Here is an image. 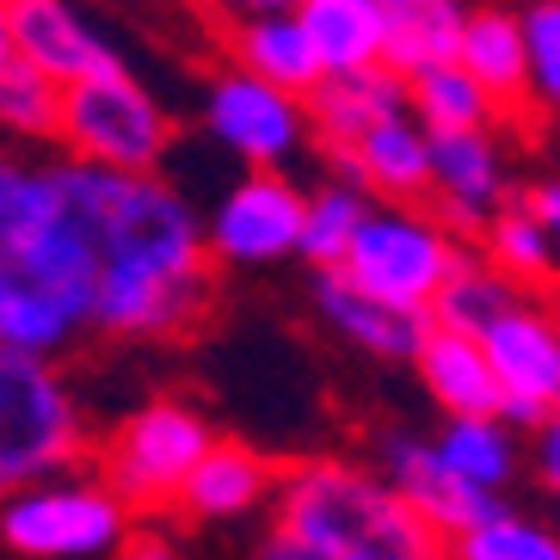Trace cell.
I'll list each match as a JSON object with an SVG mask.
<instances>
[{
	"label": "cell",
	"instance_id": "18",
	"mask_svg": "<svg viewBox=\"0 0 560 560\" xmlns=\"http://www.w3.org/2000/svg\"><path fill=\"white\" fill-rule=\"evenodd\" d=\"M346 179L363 185L370 198L382 203H425V185H431V136L425 124H412V112L376 124L370 136H358L346 154Z\"/></svg>",
	"mask_w": 560,
	"mask_h": 560
},
{
	"label": "cell",
	"instance_id": "10",
	"mask_svg": "<svg viewBox=\"0 0 560 560\" xmlns=\"http://www.w3.org/2000/svg\"><path fill=\"white\" fill-rule=\"evenodd\" d=\"M302 198L278 166H247L241 179L215 198L203 222V247L222 265H283L302 253Z\"/></svg>",
	"mask_w": 560,
	"mask_h": 560
},
{
	"label": "cell",
	"instance_id": "28",
	"mask_svg": "<svg viewBox=\"0 0 560 560\" xmlns=\"http://www.w3.org/2000/svg\"><path fill=\"white\" fill-rule=\"evenodd\" d=\"M517 296H524V290H517L505 271H493L487 259H475V253H468V259L456 265V278L444 283V296L431 302V320L462 327V332H480L499 308H511Z\"/></svg>",
	"mask_w": 560,
	"mask_h": 560
},
{
	"label": "cell",
	"instance_id": "30",
	"mask_svg": "<svg viewBox=\"0 0 560 560\" xmlns=\"http://www.w3.org/2000/svg\"><path fill=\"white\" fill-rule=\"evenodd\" d=\"M524 62H529V100L560 112V0L524 7Z\"/></svg>",
	"mask_w": 560,
	"mask_h": 560
},
{
	"label": "cell",
	"instance_id": "19",
	"mask_svg": "<svg viewBox=\"0 0 560 560\" xmlns=\"http://www.w3.org/2000/svg\"><path fill=\"white\" fill-rule=\"evenodd\" d=\"M456 62L480 81L493 112H524L529 105V62H524V19L511 7H475L462 19Z\"/></svg>",
	"mask_w": 560,
	"mask_h": 560
},
{
	"label": "cell",
	"instance_id": "20",
	"mask_svg": "<svg viewBox=\"0 0 560 560\" xmlns=\"http://www.w3.org/2000/svg\"><path fill=\"white\" fill-rule=\"evenodd\" d=\"M412 370H419L425 395L444 412H499L493 363H487V351H480L475 332L431 320L425 339H419V351H412Z\"/></svg>",
	"mask_w": 560,
	"mask_h": 560
},
{
	"label": "cell",
	"instance_id": "2",
	"mask_svg": "<svg viewBox=\"0 0 560 560\" xmlns=\"http://www.w3.org/2000/svg\"><path fill=\"white\" fill-rule=\"evenodd\" d=\"M100 265L56 166L0 161V346L62 358L93 327Z\"/></svg>",
	"mask_w": 560,
	"mask_h": 560
},
{
	"label": "cell",
	"instance_id": "26",
	"mask_svg": "<svg viewBox=\"0 0 560 560\" xmlns=\"http://www.w3.org/2000/svg\"><path fill=\"white\" fill-rule=\"evenodd\" d=\"M480 241H487L480 259L493 265V271H505L517 290H542V283L560 271V247L536 229V222H529L524 210H517V203H505V210L480 229Z\"/></svg>",
	"mask_w": 560,
	"mask_h": 560
},
{
	"label": "cell",
	"instance_id": "32",
	"mask_svg": "<svg viewBox=\"0 0 560 560\" xmlns=\"http://www.w3.org/2000/svg\"><path fill=\"white\" fill-rule=\"evenodd\" d=\"M529 462H536V480L560 499V407L536 425V450H529Z\"/></svg>",
	"mask_w": 560,
	"mask_h": 560
},
{
	"label": "cell",
	"instance_id": "17",
	"mask_svg": "<svg viewBox=\"0 0 560 560\" xmlns=\"http://www.w3.org/2000/svg\"><path fill=\"white\" fill-rule=\"evenodd\" d=\"M271 487H278V468L247 444H222L215 438L198 456L191 480L179 487V511L198 517V524H247L253 511L271 505Z\"/></svg>",
	"mask_w": 560,
	"mask_h": 560
},
{
	"label": "cell",
	"instance_id": "22",
	"mask_svg": "<svg viewBox=\"0 0 560 560\" xmlns=\"http://www.w3.org/2000/svg\"><path fill=\"white\" fill-rule=\"evenodd\" d=\"M320 74H358L388 62V13L382 0H302L296 7Z\"/></svg>",
	"mask_w": 560,
	"mask_h": 560
},
{
	"label": "cell",
	"instance_id": "3",
	"mask_svg": "<svg viewBox=\"0 0 560 560\" xmlns=\"http://www.w3.org/2000/svg\"><path fill=\"white\" fill-rule=\"evenodd\" d=\"M265 511L271 529L320 560H450V542L382 480V468L346 456L278 468Z\"/></svg>",
	"mask_w": 560,
	"mask_h": 560
},
{
	"label": "cell",
	"instance_id": "34",
	"mask_svg": "<svg viewBox=\"0 0 560 560\" xmlns=\"http://www.w3.org/2000/svg\"><path fill=\"white\" fill-rule=\"evenodd\" d=\"M112 560H179V555H173V542H161V536H130Z\"/></svg>",
	"mask_w": 560,
	"mask_h": 560
},
{
	"label": "cell",
	"instance_id": "21",
	"mask_svg": "<svg viewBox=\"0 0 560 560\" xmlns=\"http://www.w3.org/2000/svg\"><path fill=\"white\" fill-rule=\"evenodd\" d=\"M222 44H229V68L259 74V81L296 93V100L320 81V62H314L308 32H302L296 13H241L222 32Z\"/></svg>",
	"mask_w": 560,
	"mask_h": 560
},
{
	"label": "cell",
	"instance_id": "4",
	"mask_svg": "<svg viewBox=\"0 0 560 560\" xmlns=\"http://www.w3.org/2000/svg\"><path fill=\"white\" fill-rule=\"evenodd\" d=\"M130 542V505L100 475H37L0 499V548L13 560H112Z\"/></svg>",
	"mask_w": 560,
	"mask_h": 560
},
{
	"label": "cell",
	"instance_id": "5",
	"mask_svg": "<svg viewBox=\"0 0 560 560\" xmlns=\"http://www.w3.org/2000/svg\"><path fill=\"white\" fill-rule=\"evenodd\" d=\"M462 259H468V247L450 222L425 215L419 203H370L346 259L327 265V271H346L358 290L395 302V308L431 314V302L444 296V283L456 278Z\"/></svg>",
	"mask_w": 560,
	"mask_h": 560
},
{
	"label": "cell",
	"instance_id": "33",
	"mask_svg": "<svg viewBox=\"0 0 560 560\" xmlns=\"http://www.w3.org/2000/svg\"><path fill=\"white\" fill-rule=\"evenodd\" d=\"M253 560H320V555H308L302 542H290L283 529H265V542L253 548Z\"/></svg>",
	"mask_w": 560,
	"mask_h": 560
},
{
	"label": "cell",
	"instance_id": "29",
	"mask_svg": "<svg viewBox=\"0 0 560 560\" xmlns=\"http://www.w3.org/2000/svg\"><path fill=\"white\" fill-rule=\"evenodd\" d=\"M56 117H62V81H50L44 68L32 62H7L0 74V130L13 136H56Z\"/></svg>",
	"mask_w": 560,
	"mask_h": 560
},
{
	"label": "cell",
	"instance_id": "9",
	"mask_svg": "<svg viewBox=\"0 0 560 560\" xmlns=\"http://www.w3.org/2000/svg\"><path fill=\"white\" fill-rule=\"evenodd\" d=\"M499 382V419L511 431H536L560 407V314L542 296H517L475 332Z\"/></svg>",
	"mask_w": 560,
	"mask_h": 560
},
{
	"label": "cell",
	"instance_id": "25",
	"mask_svg": "<svg viewBox=\"0 0 560 560\" xmlns=\"http://www.w3.org/2000/svg\"><path fill=\"white\" fill-rule=\"evenodd\" d=\"M450 560H560V529L536 524L524 511H480L468 529L450 536Z\"/></svg>",
	"mask_w": 560,
	"mask_h": 560
},
{
	"label": "cell",
	"instance_id": "11",
	"mask_svg": "<svg viewBox=\"0 0 560 560\" xmlns=\"http://www.w3.org/2000/svg\"><path fill=\"white\" fill-rule=\"evenodd\" d=\"M203 124H210V136L234 161H247V166H283L308 142V112H302L296 93L259 81V74H241V68L210 74Z\"/></svg>",
	"mask_w": 560,
	"mask_h": 560
},
{
	"label": "cell",
	"instance_id": "36",
	"mask_svg": "<svg viewBox=\"0 0 560 560\" xmlns=\"http://www.w3.org/2000/svg\"><path fill=\"white\" fill-rule=\"evenodd\" d=\"M13 62V25H7V0H0V74Z\"/></svg>",
	"mask_w": 560,
	"mask_h": 560
},
{
	"label": "cell",
	"instance_id": "23",
	"mask_svg": "<svg viewBox=\"0 0 560 560\" xmlns=\"http://www.w3.org/2000/svg\"><path fill=\"white\" fill-rule=\"evenodd\" d=\"M431 444L444 450V462L462 480H475L480 493H499L517 475V431L499 412H450Z\"/></svg>",
	"mask_w": 560,
	"mask_h": 560
},
{
	"label": "cell",
	"instance_id": "35",
	"mask_svg": "<svg viewBox=\"0 0 560 560\" xmlns=\"http://www.w3.org/2000/svg\"><path fill=\"white\" fill-rule=\"evenodd\" d=\"M241 13H296L302 0H234Z\"/></svg>",
	"mask_w": 560,
	"mask_h": 560
},
{
	"label": "cell",
	"instance_id": "24",
	"mask_svg": "<svg viewBox=\"0 0 560 560\" xmlns=\"http://www.w3.org/2000/svg\"><path fill=\"white\" fill-rule=\"evenodd\" d=\"M407 105L425 130H487L493 124V100L480 93V81L462 62H438L407 74Z\"/></svg>",
	"mask_w": 560,
	"mask_h": 560
},
{
	"label": "cell",
	"instance_id": "27",
	"mask_svg": "<svg viewBox=\"0 0 560 560\" xmlns=\"http://www.w3.org/2000/svg\"><path fill=\"white\" fill-rule=\"evenodd\" d=\"M363 215H370V191L351 179H332L320 191H308L302 198V259H314V271L339 265Z\"/></svg>",
	"mask_w": 560,
	"mask_h": 560
},
{
	"label": "cell",
	"instance_id": "14",
	"mask_svg": "<svg viewBox=\"0 0 560 560\" xmlns=\"http://www.w3.org/2000/svg\"><path fill=\"white\" fill-rule=\"evenodd\" d=\"M7 25H13V56L44 68L50 81H86L105 68H124L117 44L86 25V13L74 0H7Z\"/></svg>",
	"mask_w": 560,
	"mask_h": 560
},
{
	"label": "cell",
	"instance_id": "16",
	"mask_svg": "<svg viewBox=\"0 0 560 560\" xmlns=\"http://www.w3.org/2000/svg\"><path fill=\"white\" fill-rule=\"evenodd\" d=\"M314 308H320V320L346 346H358L363 358H376V363H412V351H419V339L431 327V314H412V308L370 296L346 271H320L314 278Z\"/></svg>",
	"mask_w": 560,
	"mask_h": 560
},
{
	"label": "cell",
	"instance_id": "31",
	"mask_svg": "<svg viewBox=\"0 0 560 560\" xmlns=\"http://www.w3.org/2000/svg\"><path fill=\"white\" fill-rule=\"evenodd\" d=\"M517 210H524L529 222H536V229L560 247V179H536L524 198H517Z\"/></svg>",
	"mask_w": 560,
	"mask_h": 560
},
{
	"label": "cell",
	"instance_id": "15",
	"mask_svg": "<svg viewBox=\"0 0 560 560\" xmlns=\"http://www.w3.org/2000/svg\"><path fill=\"white\" fill-rule=\"evenodd\" d=\"M302 112H308V136L339 161L358 136H370L376 124L412 112L407 105V74H395L388 62L358 68V74H320V81L302 93Z\"/></svg>",
	"mask_w": 560,
	"mask_h": 560
},
{
	"label": "cell",
	"instance_id": "7",
	"mask_svg": "<svg viewBox=\"0 0 560 560\" xmlns=\"http://www.w3.org/2000/svg\"><path fill=\"white\" fill-rule=\"evenodd\" d=\"M81 456V407L56 358L0 346V499Z\"/></svg>",
	"mask_w": 560,
	"mask_h": 560
},
{
	"label": "cell",
	"instance_id": "1",
	"mask_svg": "<svg viewBox=\"0 0 560 560\" xmlns=\"http://www.w3.org/2000/svg\"><path fill=\"white\" fill-rule=\"evenodd\" d=\"M62 191L100 265L93 327L112 339H179L210 314L215 278L203 222L161 173H117L93 161H56Z\"/></svg>",
	"mask_w": 560,
	"mask_h": 560
},
{
	"label": "cell",
	"instance_id": "12",
	"mask_svg": "<svg viewBox=\"0 0 560 560\" xmlns=\"http://www.w3.org/2000/svg\"><path fill=\"white\" fill-rule=\"evenodd\" d=\"M425 136H431L425 203L456 234H480L511 203V173L499 142L487 130H425Z\"/></svg>",
	"mask_w": 560,
	"mask_h": 560
},
{
	"label": "cell",
	"instance_id": "8",
	"mask_svg": "<svg viewBox=\"0 0 560 560\" xmlns=\"http://www.w3.org/2000/svg\"><path fill=\"white\" fill-rule=\"evenodd\" d=\"M215 444L210 419L185 400H149L136 407L100 450V480L130 511L179 505V487L191 480L198 456Z\"/></svg>",
	"mask_w": 560,
	"mask_h": 560
},
{
	"label": "cell",
	"instance_id": "6",
	"mask_svg": "<svg viewBox=\"0 0 560 560\" xmlns=\"http://www.w3.org/2000/svg\"><path fill=\"white\" fill-rule=\"evenodd\" d=\"M56 136L68 142L74 161L117 166V173H161L166 149H173V112L130 68H105V74L62 86Z\"/></svg>",
	"mask_w": 560,
	"mask_h": 560
},
{
	"label": "cell",
	"instance_id": "13",
	"mask_svg": "<svg viewBox=\"0 0 560 560\" xmlns=\"http://www.w3.org/2000/svg\"><path fill=\"white\" fill-rule=\"evenodd\" d=\"M376 468H382V480L395 487L400 499H407L419 517H425L438 536H456V529H468L480 517V511H493L499 505V493H480L475 480H462L456 468L444 462V450L431 444V438H412V431H388L376 444Z\"/></svg>",
	"mask_w": 560,
	"mask_h": 560
}]
</instances>
